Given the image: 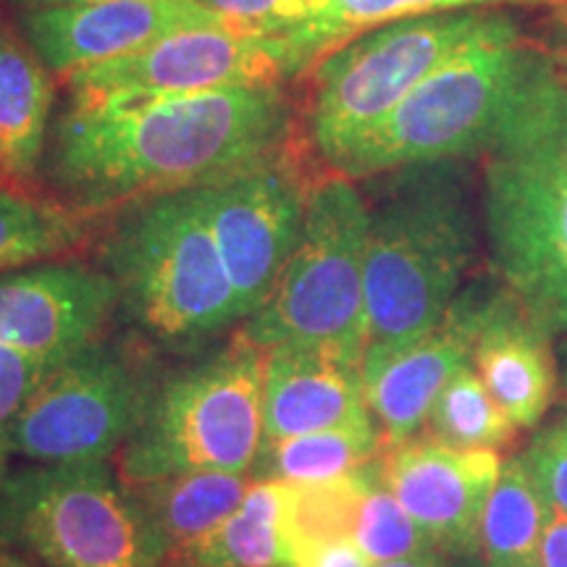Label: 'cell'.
<instances>
[{"label":"cell","mask_w":567,"mask_h":567,"mask_svg":"<svg viewBox=\"0 0 567 567\" xmlns=\"http://www.w3.org/2000/svg\"><path fill=\"white\" fill-rule=\"evenodd\" d=\"M281 84L74 103L51 137V176L84 213L203 187L292 142Z\"/></svg>","instance_id":"cell-1"},{"label":"cell","mask_w":567,"mask_h":567,"mask_svg":"<svg viewBox=\"0 0 567 567\" xmlns=\"http://www.w3.org/2000/svg\"><path fill=\"white\" fill-rule=\"evenodd\" d=\"M252 473H179L124 484L161 567L182 563L189 549L224 523L252 486Z\"/></svg>","instance_id":"cell-19"},{"label":"cell","mask_w":567,"mask_h":567,"mask_svg":"<svg viewBox=\"0 0 567 567\" xmlns=\"http://www.w3.org/2000/svg\"><path fill=\"white\" fill-rule=\"evenodd\" d=\"M523 457L549 507L567 515V415L544 429Z\"/></svg>","instance_id":"cell-31"},{"label":"cell","mask_w":567,"mask_h":567,"mask_svg":"<svg viewBox=\"0 0 567 567\" xmlns=\"http://www.w3.org/2000/svg\"><path fill=\"white\" fill-rule=\"evenodd\" d=\"M486 292L465 289L434 329L400 350L363 360L365 405L379 425L384 450L413 439L460 368L471 365Z\"/></svg>","instance_id":"cell-16"},{"label":"cell","mask_w":567,"mask_h":567,"mask_svg":"<svg viewBox=\"0 0 567 567\" xmlns=\"http://www.w3.org/2000/svg\"><path fill=\"white\" fill-rule=\"evenodd\" d=\"M549 502L538 492L526 457L502 463L478 528L484 567H538Z\"/></svg>","instance_id":"cell-22"},{"label":"cell","mask_w":567,"mask_h":567,"mask_svg":"<svg viewBox=\"0 0 567 567\" xmlns=\"http://www.w3.org/2000/svg\"><path fill=\"white\" fill-rule=\"evenodd\" d=\"M153 381L118 347L95 342L55 365L13 423L6 457L90 465L122 452Z\"/></svg>","instance_id":"cell-10"},{"label":"cell","mask_w":567,"mask_h":567,"mask_svg":"<svg viewBox=\"0 0 567 567\" xmlns=\"http://www.w3.org/2000/svg\"><path fill=\"white\" fill-rule=\"evenodd\" d=\"M0 544L45 567H161L109 463L0 471Z\"/></svg>","instance_id":"cell-9"},{"label":"cell","mask_w":567,"mask_h":567,"mask_svg":"<svg viewBox=\"0 0 567 567\" xmlns=\"http://www.w3.org/2000/svg\"><path fill=\"white\" fill-rule=\"evenodd\" d=\"M486 11H450L373 27L316 63L308 137L326 166L375 130L431 71L484 24Z\"/></svg>","instance_id":"cell-8"},{"label":"cell","mask_w":567,"mask_h":567,"mask_svg":"<svg viewBox=\"0 0 567 567\" xmlns=\"http://www.w3.org/2000/svg\"><path fill=\"white\" fill-rule=\"evenodd\" d=\"M289 80L279 38L234 30H184L124 59L69 76L71 101L189 95L231 87H274Z\"/></svg>","instance_id":"cell-12"},{"label":"cell","mask_w":567,"mask_h":567,"mask_svg":"<svg viewBox=\"0 0 567 567\" xmlns=\"http://www.w3.org/2000/svg\"><path fill=\"white\" fill-rule=\"evenodd\" d=\"M429 439L457 450H502L513 442L515 425L488 394L476 368L465 365L452 375L429 413Z\"/></svg>","instance_id":"cell-27"},{"label":"cell","mask_w":567,"mask_h":567,"mask_svg":"<svg viewBox=\"0 0 567 567\" xmlns=\"http://www.w3.org/2000/svg\"><path fill=\"white\" fill-rule=\"evenodd\" d=\"M538 567H567V515L555 507H549Z\"/></svg>","instance_id":"cell-33"},{"label":"cell","mask_w":567,"mask_h":567,"mask_svg":"<svg viewBox=\"0 0 567 567\" xmlns=\"http://www.w3.org/2000/svg\"><path fill=\"white\" fill-rule=\"evenodd\" d=\"M530 53L517 21L488 11L484 24L329 172L358 182L481 155Z\"/></svg>","instance_id":"cell-5"},{"label":"cell","mask_w":567,"mask_h":567,"mask_svg":"<svg viewBox=\"0 0 567 567\" xmlns=\"http://www.w3.org/2000/svg\"><path fill=\"white\" fill-rule=\"evenodd\" d=\"M547 0H331L326 11L295 30L276 34L287 55L289 80L308 74L323 55L373 27L450 11H486L492 6H530ZM567 3V0H565Z\"/></svg>","instance_id":"cell-21"},{"label":"cell","mask_w":567,"mask_h":567,"mask_svg":"<svg viewBox=\"0 0 567 567\" xmlns=\"http://www.w3.org/2000/svg\"><path fill=\"white\" fill-rule=\"evenodd\" d=\"M287 484L252 481L234 513L189 549L182 563L203 567H281Z\"/></svg>","instance_id":"cell-24"},{"label":"cell","mask_w":567,"mask_h":567,"mask_svg":"<svg viewBox=\"0 0 567 567\" xmlns=\"http://www.w3.org/2000/svg\"><path fill=\"white\" fill-rule=\"evenodd\" d=\"M53 109L51 71L24 34L0 24V168L13 182L38 172Z\"/></svg>","instance_id":"cell-20"},{"label":"cell","mask_w":567,"mask_h":567,"mask_svg":"<svg viewBox=\"0 0 567 567\" xmlns=\"http://www.w3.org/2000/svg\"><path fill=\"white\" fill-rule=\"evenodd\" d=\"M365 250L368 203L354 182L331 174L310 193L297 247L243 334L264 350L329 347L363 363Z\"/></svg>","instance_id":"cell-7"},{"label":"cell","mask_w":567,"mask_h":567,"mask_svg":"<svg viewBox=\"0 0 567 567\" xmlns=\"http://www.w3.org/2000/svg\"><path fill=\"white\" fill-rule=\"evenodd\" d=\"M565 21H567V9H565Z\"/></svg>","instance_id":"cell-40"},{"label":"cell","mask_w":567,"mask_h":567,"mask_svg":"<svg viewBox=\"0 0 567 567\" xmlns=\"http://www.w3.org/2000/svg\"><path fill=\"white\" fill-rule=\"evenodd\" d=\"M379 460H375L371 486H368L365 499L358 513V523H354L352 530V544L365 557L368 565L389 563V559H402L417 555V551L434 549V542H431L429 534L417 526L413 515L389 492L384 478H381Z\"/></svg>","instance_id":"cell-28"},{"label":"cell","mask_w":567,"mask_h":567,"mask_svg":"<svg viewBox=\"0 0 567 567\" xmlns=\"http://www.w3.org/2000/svg\"><path fill=\"white\" fill-rule=\"evenodd\" d=\"M368 205L363 360L400 350L446 316L476 258V218L460 161L381 174Z\"/></svg>","instance_id":"cell-3"},{"label":"cell","mask_w":567,"mask_h":567,"mask_svg":"<svg viewBox=\"0 0 567 567\" xmlns=\"http://www.w3.org/2000/svg\"><path fill=\"white\" fill-rule=\"evenodd\" d=\"M9 182H13V179L3 172V168H0V189H3V184H9Z\"/></svg>","instance_id":"cell-38"},{"label":"cell","mask_w":567,"mask_h":567,"mask_svg":"<svg viewBox=\"0 0 567 567\" xmlns=\"http://www.w3.org/2000/svg\"><path fill=\"white\" fill-rule=\"evenodd\" d=\"M19 27L48 71L63 80L82 69L124 59L174 32H239L200 0H105L92 6L24 9Z\"/></svg>","instance_id":"cell-13"},{"label":"cell","mask_w":567,"mask_h":567,"mask_svg":"<svg viewBox=\"0 0 567 567\" xmlns=\"http://www.w3.org/2000/svg\"><path fill=\"white\" fill-rule=\"evenodd\" d=\"M21 9H59V6H92V3H105V0H9Z\"/></svg>","instance_id":"cell-35"},{"label":"cell","mask_w":567,"mask_h":567,"mask_svg":"<svg viewBox=\"0 0 567 567\" xmlns=\"http://www.w3.org/2000/svg\"><path fill=\"white\" fill-rule=\"evenodd\" d=\"M0 567H34V563H30L21 551L0 544Z\"/></svg>","instance_id":"cell-36"},{"label":"cell","mask_w":567,"mask_h":567,"mask_svg":"<svg viewBox=\"0 0 567 567\" xmlns=\"http://www.w3.org/2000/svg\"><path fill=\"white\" fill-rule=\"evenodd\" d=\"M53 368L55 365L34 358V354L0 344V465L3 460H9L6 446H9L13 423L19 421L27 402L32 400V394L38 392Z\"/></svg>","instance_id":"cell-30"},{"label":"cell","mask_w":567,"mask_h":567,"mask_svg":"<svg viewBox=\"0 0 567 567\" xmlns=\"http://www.w3.org/2000/svg\"><path fill=\"white\" fill-rule=\"evenodd\" d=\"M101 268L124 316L166 350L193 352L243 321L203 187L124 205Z\"/></svg>","instance_id":"cell-4"},{"label":"cell","mask_w":567,"mask_h":567,"mask_svg":"<svg viewBox=\"0 0 567 567\" xmlns=\"http://www.w3.org/2000/svg\"><path fill=\"white\" fill-rule=\"evenodd\" d=\"M284 567H371L365 557L360 555L352 538H342V542L321 544V547L300 549L287 555Z\"/></svg>","instance_id":"cell-32"},{"label":"cell","mask_w":567,"mask_h":567,"mask_svg":"<svg viewBox=\"0 0 567 567\" xmlns=\"http://www.w3.org/2000/svg\"><path fill=\"white\" fill-rule=\"evenodd\" d=\"M289 145L203 184L205 210L243 321L271 295L300 239L308 197L316 187Z\"/></svg>","instance_id":"cell-11"},{"label":"cell","mask_w":567,"mask_h":567,"mask_svg":"<svg viewBox=\"0 0 567 567\" xmlns=\"http://www.w3.org/2000/svg\"><path fill=\"white\" fill-rule=\"evenodd\" d=\"M168 567H203V565H193V563H176V565H168Z\"/></svg>","instance_id":"cell-39"},{"label":"cell","mask_w":567,"mask_h":567,"mask_svg":"<svg viewBox=\"0 0 567 567\" xmlns=\"http://www.w3.org/2000/svg\"><path fill=\"white\" fill-rule=\"evenodd\" d=\"M90 234V213L19 189H0V274L59 258Z\"/></svg>","instance_id":"cell-25"},{"label":"cell","mask_w":567,"mask_h":567,"mask_svg":"<svg viewBox=\"0 0 567 567\" xmlns=\"http://www.w3.org/2000/svg\"><path fill=\"white\" fill-rule=\"evenodd\" d=\"M239 32L276 38L326 11L331 0H200Z\"/></svg>","instance_id":"cell-29"},{"label":"cell","mask_w":567,"mask_h":567,"mask_svg":"<svg viewBox=\"0 0 567 567\" xmlns=\"http://www.w3.org/2000/svg\"><path fill=\"white\" fill-rule=\"evenodd\" d=\"M373 467L375 460L360 467V471L321 481V484H287L289 494L287 513H284V559L292 551L352 538L360 505H363L368 486H371Z\"/></svg>","instance_id":"cell-26"},{"label":"cell","mask_w":567,"mask_h":567,"mask_svg":"<svg viewBox=\"0 0 567 567\" xmlns=\"http://www.w3.org/2000/svg\"><path fill=\"white\" fill-rule=\"evenodd\" d=\"M381 452L384 442L375 421L287 439H266L255 460L252 478L289 486L321 484L360 471L379 460Z\"/></svg>","instance_id":"cell-23"},{"label":"cell","mask_w":567,"mask_h":567,"mask_svg":"<svg viewBox=\"0 0 567 567\" xmlns=\"http://www.w3.org/2000/svg\"><path fill=\"white\" fill-rule=\"evenodd\" d=\"M118 308L103 268L45 260L0 276V344L51 365L95 344Z\"/></svg>","instance_id":"cell-14"},{"label":"cell","mask_w":567,"mask_h":567,"mask_svg":"<svg viewBox=\"0 0 567 567\" xmlns=\"http://www.w3.org/2000/svg\"><path fill=\"white\" fill-rule=\"evenodd\" d=\"M266 350L243 331L200 363L153 384L118 452V478L252 473L266 439Z\"/></svg>","instance_id":"cell-6"},{"label":"cell","mask_w":567,"mask_h":567,"mask_svg":"<svg viewBox=\"0 0 567 567\" xmlns=\"http://www.w3.org/2000/svg\"><path fill=\"white\" fill-rule=\"evenodd\" d=\"M549 331L507 292L486 295L471 365L515 429H530L547 413L557 389Z\"/></svg>","instance_id":"cell-18"},{"label":"cell","mask_w":567,"mask_h":567,"mask_svg":"<svg viewBox=\"0 0 567 567\" xmlns=\"http://www.w3.org/2000/svg\"><path fill=\"white\" fill-rule=\"evenodd\" d=\"M360 365V360L329 347L279 344L266 350V439L373 423Z\"/></svg>","instance_id":"cell-17"},{"label":"cell","mask_w":567,"mask_h":567,"mask_svg":"<svg viewBox=\"0 0 567 567\" xmlns=\"http://www.w3.org/2000/svg\"><path fill=\"white\" fill-rule=\"evenodd\" d=\"M563 379H565V389H567V339L563 344Z\"/></svg>","instance_id":"cell-37"},{"label":"cell","mask_w":567,"mask_h":567,"mask_svg":"<svg viewBox=\"0 0 567 567\" xmlns=\"http://www.w3.org/2000/svg\"><path fill=\"white\" fill-rule=\"evenodd\" d=\"M381 478L444 555L478 551L481 515L499 478L494 450H457L434 439H408L381 452Z\"/></svg>","instance_id":"cell-15"},{"label":"cell","mask_w":567,"mask_h":567,"mask_svg":"<svg viewBox=\"0 0 567 567\" xmlns=\"http://www.w3.org/2000/svg\"><path fill=\"white\" fill-rule=\"evenodd\" d=\"M488 250L507 292L567 334V74L534 51L484 153Z\"/></svg>","instance_id":"cell-2"},{"label":"cell","mask_w":567,"mask_h":567,"mask_svg":"<svg viewBox=\"0 0 567 567\" xmlns=\"http://www.w3.org/2000/svg\"><path fill=\"white\" fill-rule=\"evenodd\" d=\"M371 567H446V555L442 549H425L417 555L402 557V559H389V563H379Z\"/></svg>","instance_id":"cell-34"}]
</instances>
